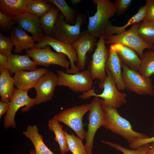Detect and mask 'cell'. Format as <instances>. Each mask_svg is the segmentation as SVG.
<instances>
[{"label":"cell","mask_w":154,"mask_h":154,"mask_svg":"<svg viewBox=\"0 0 154 154\" xmlns=\"http://www.w3.org/2000/svg\"><path fill=\"white\" fill-rule=\"evenodd\" d=\"M131 0H116L114 6L117 16L123 14L130 5Z\"/></svg>","instance_id":"cell-36"},{"label":"cell","mask_w":154,"mask_h":154,"mask_svg":"<svg viewBox=\"0 0 154 154\" xmlns=\"http://www.w3.org/2000/svg\"><path fill=\"white\" fill-rule=\"evenodd\" d=\"M59 10L56 6L40 18V24L45 36H50L55 25Z\"/></svg>","instance_id":"cell-27"},{"label":"cell","mask_w":154,"mask_h":154,"mask_svg":"<svg viewBox=\"0 0 154 154\" xmlns=\"http://www.w3.org/2000/svg\"><path fill=\"white\" fill-rule=\"evenodd\" d=\"M88 120V123L86 131L85 145L86 154H92L94 147V139L98 129L105 124L106 113L102 106L100 98L95 96L91 102Z\"/></svg>","instance_id":"cell-5"},{"label":"cell","mask_w":154,"mask_h":154,"mask_svg":"<svg viewBox=\"0 0 154 154\" xmlns=\"http://www.w3.org/2000/svg\"><path fill=\"white\" fill-rule=\"evenodd\" d=\"M13 45L9 37L6 36L0 33V54L9 57L12 54Z\"/></svg>","instance_id":"cell-34"},{"label":"cell","mask_w":154,"mask_h":154,"mask_svg":"<svg viewBox=\"0 0 154 154\" xmlns=\"http://www.w3.org/2000/svg\"><path fill=\"white\" fill-rule=\"evenodd\" d=\"M47 45L52 47L58 53H61L66 56L69 60L70 67L66 71L69 74H74L79 72L80 69L75 64L78 59L75 50L72 45L66 44L50 36H45L42 40L35 44L34 47L38 48H45Z\"/></svg>","instance_id":"cell-13"},{"label":"cell","mask_w":154,"mask_h":154,"mask_svg":"<svg viewBox=\"0 0 154 154\" xmlns=\"http://www.w3.org/2000/svg\"><path fill=\"white\" fill-rule=\"evenodd\" d=\"M147 11L144 19L154 21V0H146Z\"/></svg>","instance_id":"cell-38"},{"label":"cell","mask_w":154,"mask_h":154,"mask_svg":"<svg viewBox=\"0 0 154 154\" xmlns=\"http://www.w3.org/2000/svg\"><path fill=\"white\" fill-rule=\"evenodd\" d=\"M106 37L104 34L99 37L92 59L88 64V70L93 80L97 79L100 82L105 80L107 76L106 68L109 50L105 45Z\"/></svg>","instance_id":"cell-9"},{"label":"cell","mask_w":154,"mask_h":154,"mask_svg":"<svg viewBox=\"0 0 154 154\" xmlns=\"http://www.w3.org/2000/svg\"><path fill=\"white\" fill-rule=\"evenodd\" d=\"M58 85L68 87L76 92H86L91 90L93 86V79L88 70L69 74L58 70Z\"/></svg>","instance_id":"cell-10"},{"label":"cell","mask_w":154,"mask_h":154,"mask_svg":"<svg viewBox=\"0 0 154 154\" xmlns=\"http://www.w3.org/2000/svg\"><path fill=\"white\" fill-rule=\"evenodd\" d=\"M9 33V37L15 46V53L20 54L24 50L30 49L34 47L35 44L33 37L29 35L20 27L15 26Z\"/></svg>","instance_id":"cell-18"},{"label":"cell","mask_w":154,"mask_h":154,"mask_svg":"<svg viewBox=\"0 0 154 154\" xmlns=\"http://www.w3.org/2000/svg\"><path fill=\"white\" fill-rule=\"evenodd\" d=\"M46 68H39L30 71H22L15 74L14 85L19 90L27 91L35 88L41 77L48 71Z\"/></svg>","instance_id":"cell-16"},{"label":"cell","mask_w":154,"mask_h":154,"mask_svg":"<svg viewBox=\"0 0 154 154\" xmlns=\"http://www.w3.org/2000/svg\"><path fill=\"white\" fill-rule=\"evenodd\" d=\"M17 25L15 19L3 14L0 11V29L1 31H10Z\"/></svg>","instance_id":"cell-35"},{"label":"cell","mask_w":154,"mask_h":154,"mask_svg":"<svg viewBox=\"0 0 154 154\" xmlns=\"http://www.w3.org/2000/svg\"><path fill=\"white\" fill-rule=\"evenodd\" d=\"M90 103L76 106L65 109L55 115L54 118L71 128L77 136L83 140L85 139L86 131L84 129L82 119L84 114L90 109Z\"/></svg>","instance_id":"cell-6"},{"label":"cell","mask_w":154,"mask_h":154,"mask_svg":"<svg viewBox=\"0 0 154 154\" xmlns=\"http://www.w3.org/2000/svg\"><path fill=\"white\" fill-rule=\"evenodd\" d=\"M54 5L62 13L65 21L70 25H74L79 11L71 7L64 0H47Z\"/></svg>","instance_id":"cell-28"},{"label":"cell","mask_w":154,"mask_h":154,"mask_svg":"<svg viewBox=\"0 0 154 154\" xmlns=\"http://www.w3.org/2000/svg\"><path fill=\"white\" fill-rule=\"evenodd\" d=\"M93 2L96 5V11L93 16H89L87 30L92 36L99 38L116 11L114 3L109 0H94Z\"/></svg>","instance_id":"cell-3"},{"label":"cell","mask_w":154,"mask_h":154,"mask_svg":"<svg viewBox=\"0 0 154 154\" xmlns=\"http://www.w3.org/2000/svg\"><path fill=\"white\" fill-rule=\"evenodd\" d=\"M48 126L49 129L55 134L54 140L59 144L61 154H64L70 151L62 125L57 120L53 118L48 121Z\"/></svg>","instance_id":"cell-26"},{"label":"cell","mask_w":154,"mask_h":154,"mask_svg":"<svg viewBox=\"0 0 154 154\" xmlns=\"http://www.w3.org/2000/svg\"><path fill=\"white\" fill-rule=\"evenodd\" d=\"M8 58L0 54V68L8 69L9 66Z\"/></svg>","instance_id":"cell-39"},{"label":"cell","mask_w":154,"mask_h":154,"mask_svg":"<svg viewBox=\"0 0 154 154\" xmlns=\"http://www.w3.org/2000/svg\"><path fill=\"white\" fill-rule=\"evenodd\" d=\"M151 143L149 154H154V141L152 142Z\"/></svg>","instance_id":"cell-41"},{"label":"cell","mask_w":154,"mask_h":154,"mask_svg":"<svg viewBox=\"0 0 154 154\" xmlns=\"http://www.w3.org/2000/svg\"><path fill=\"white\" fill-rule=\"evenodd\" d=\"M50 46L47 45L45 48H38L34 47L26 50L27 54L31 58L35 64L48 67L50 64L60 66L68 70L70 63L62 53H56L52 51Z\"/></svg>","instance_id":"cell-12"},{"label":"cell","mask_w":154,"mask_h":154,"mask_svg":"<svg viewBox=\"0 0 154 154\" xmlns=\"http://www.w3.org/2000/svg\"><path fill=\"white\" fill-rule=\"evenodd\" d=\"M24 135L32 142L36 154H54L47 147L43 141L42 136L38 132L37 125H29L27 130L24 131Z\"/></svg>","instance_id":"cell-24"},{"label":"cell","mask_w":154,"mask_h":154,"mask_svg":"<svg viewBox=\"0 0 154 154\" xmlns=\"http://www.w3.org/2000/svg\"><path fill=\"white\" fill-rule=\"evenodd\" d=\"M107 76L106 79L100 82L99 87L103 89L101 94L95 93L94 88L89 91L84 92L79 96L82 99H86L92 96L101 98L100 102L102 106L108 107L117 108L127 103L126 94L120 92L117 88L116 83L111 73L106 68Z\"/></svg>","instance_id":"cell-1"},{"label":"cell","mask_w":154,"mask_h":154,"mask_svg":"<svg viewBox=\"0 0 154 154\" xmlns=\"http://www.w3.org/2000/svg\"><path fill=\"white\" fill-rule=\"evenodd\" d=\"M64 131L68 149L72 154H86L82 140L73 133L68 134L65 130Z\"/></svg>","instance_id":"cell-32"},{"label":"cell","mask_w":154,"mask_h":154,"mask_svg":"<svg viewBox=\"0 0 154 154\" xmlns=\"http://www.w3.org/2000/svg\"><path fill=\"white\" fill-rule=\"evenodd\" d=\"M110 48L116 52L122 64L131 69L138 71L141 59L134 50L119 44H112Z\"/></svg>","instance_id":"cell-19"},{"label":"cell","mask_w":154,"mask_h":154,"mask_svg":"<svg viewBox=\"0 0 154 154\" xmlns=\"http://www.w3.org/2000/svg\"><path fill=\"white\" fill-rule=\"evenodd\" d=\"M71 2L72 4L77 5L79 4L82 2L81 0H72Z\"/></svg>","instance_id":"cell-42"},{"label":"cell","mask_w":154,"mask_h":154,"mask_svg":"<svg viewBox=\"0 0 154 154\" xmlns=\"http://www.w3.org/2000/svg\"><path fill=\"white\" fill-rule=\"evenodd\" d=\"M139 35L146 43L154 44V21L144 19L140 23L138 30Z\"/></svg>","instance_id":"cell-31"},{"label":"cell","mask_w":154,"mask_h":154,"mask_svg":"<svg viewBox=\"0 0 154 154\" xmlns=\"http://www.w3.org/2000/svg\"><path fill=\"white\" fill-rule=\"evenodd\" d=\"M153 141L154 136L145 138H139L129 144V146L132 149H136L143 145L147 143H150Z\"/></svg>","instance_id":"cell-37"},{"label":"cell","mask_w":154,"mask_h":154,"mask_svg":"<svg viewBox=\"0 0 154 154\" xmlns=\"http://www.w3.org/2000/svg\"><path fill=\"white\" fill-rule=\"evenodd\" d=\"M27 54L19 55L12 54L8 58L9 66L8 68L10 74H12L22 71L29 70L30 71L37 69V66L34 61L30 58Z\"/></svg>","instance_id":"cell-20"},{"label":"cell","mask_w":154,"mask_h":154,"mask_svg":"<svg viewBox=\"0 0 154 154\" xmlns=\"http://www.w3.org/2000/svg\"><path fill=\"white\" fill-rule=\"evenodd\" d=\"M102 106L106 113V119L103 126L105 128L122 137L129 144L137 139L149 137L134 131L129 122L120 115L117 108Z\"/></svg>","instance_id":"cell-2"},{"label":"cell","mask_w":154,"mask_h":154,"mask_svg":"<svg viewBox=\"0 0 154 154\" xmlns=\"http://www.w3.org/2000/svg\"><path fill=\"white\" fill-rule=\"evenodd\" d=\"M40 18L33 14L27 13L15 19L17 25L31 34L35 41L39 43L45 36L40 21Z\"/></svg>","instance_id":"cell-17"},{"label":"cell","mask_w":154,"mask_h":154,"mask_svg":"<svg viewBox=\"0 0 154 154\" xmlns=\"http://www.w3.org/2000/svg\"><path fill=\"white\" fill-rule=\"evenodd\" d=\"M58 83V76L53 72L48 71L43 75L34 88L36 92V105L52 100Z\"/></svg>","instance_id":"cell-14"},{"label":"cell","mask_w":154,"mask_h":154,"mask_svg":"<svg viewBox=\"0 0 154 154\" xmlns=\"http://www.w3.org/2000/svg\"><path fill=\"white\" fill-rule=\"evenodd\" d=\"M36 104L35 98H31L28 95L27 92L15 88L10 102L9 109L6 113L3 120V126L7 129L9 127L15 128L16 123L15 120L17 112L21 107H23L21 112H28Z\"/></svg>","instance_id":"cell-11"},{"label":"cell","mask_w":154,"mask_h":154,"mask_svg":"<svg viewBox=\"0 0 154 154\" xmlns=\"http://www.w3.org/2000/svg\"><path fill=\"white\" fill-rule=\"evenodd\" d=\"M97 42V38L91 35L86 30L82 31L79 39L71 44L77 56V66L80 70H83L85 69L88 58L86 54L94 50Z\"/></svg>","instance_id":"cell-15"},{"label":"cell","mask_w":154,"mask_h":154,"mask_svg":"<svg viewBox=\"0 0 154 154\" xmlns=\"http://www.w3.org/2000/svg\"><path fill=\"white\" fill-rule=\"evenodd\" d=\"M28 0H0V11L10 17L16 19L28 13L26 5Z\"/></svg>","instance_id":"cell-21"},{"label":"cell","mask_w":154,"mask_h":154,"mask_svg":"<svg viewBox=\"0 0 154 154\" xmlns=\"http://www.w3.org/2000/svg\"><path fill=\"white\" fill-rule=\"evenodd\" d=\"M101 142L121 152L123 154H149L151 144L148 143L143 145L136 149H129L121 145L109 141L101 140Z\"/></svg>","instance_id":"cell-33"},{"label":"cell","mask_w":154,"mask_h":154,"mask_svg":"<svg viewBox=\"0 0 154 154\" xmlns=\"http://www.w3.org/2000/svg\"><path fill=\"white\" fill-rule=\"evenodd\" d=\"M86 15L79 13L78 15L76 23L70 25L65 21L64 18L59 12L54 29L50 36L64 43L72 44L79 38L81 34L80 29L84 24H87Z\"/></svg>","instance_id":"cell-4"},{"label":"cell","mask_w":154,"mask_h":154,"mask_svg":"<svg viewBox=\"0 0 154 154\" xmlns=\"http://www.w3.org/2000/svg\"><path fill=\"white\" fill-rule=\"evenodd\" d=\"M106 68L114 77L118 90H124L125 88L122 77L121 63L116 52L110 48Z\"/></svg>","instance_id":"cell-22"},{"label":"cell","mask_w":154,"mask_h":154,"mask_svg":"<svg viewBox=\"0 0 154 154\" xmlns=\"http://www.w3.org/2000/svg\"><path fill=\"white\" fill-rule=\"evenodd\" d=\"M144 77L150 78L154 74V51H147L143 54L138 70Z\"/></svg>","instance_id":"cell-30"},{"label":"cell","mask_w":154,"mask_h":154,"mask_svg":"<svg viewBox=\"0 0 154 154\" xmlns=\"http://www.w3.org/2000/svg\"><path fill=\"white\" fill-rule=\"evenodd\" d=\"M51 3L47 0H28L26 5L27 12L40 18L53 7Z\"/></svg>","instance_id":"cell-29"},{"label":"cell","mask_w":154,"mask_h":154,"mask_svg":"<svg viewBox=\"0 0 154 154\" xmlns=\"http://www.w3.org/2000/svg\"><path fill=\"white\" fill-rule=\"evenodd\" d=\"M0 96L1 102H10L15 88L13 78L11 76L7 68H0Z\"/></svg>","instance_id":"cell-23"},{"label":"cell","mask_w":154,"mask_h":154,"mask_svg":"<svg viewBox=\"0 0 154 154\" xmlns=\"http://www.w3.org/2000/svg\"><path fill=\"white\" fill-rule=\"evenodd\" d=\"M153 50L154 51V44H153Z\"/></svg>","instance_id":"cell-44"},{"label":"cell","mask_w":154,"mask_h":154,"mask_svg":"<svg viewBox=\"0 0 154 154\" xmlns=\"http://www.w3.org/2000/svg\"><path fill=\"white\" fill-rule=\"evenodd\" d=\"M140 23H134L128 30L121 33L106 37V44H119L136 51L141 58L145 49H151L153 45L144 41L139 35L138 30Z\"/></svg>","instance_id":"cell-7"},{"label":"cell","mask_w":154,"mask_h":154,"mask_svg":"<svg viewBox=\"0 0 154 154\" xmlns=\"http://www.w3.org/2000/svg\"><path fill=\"white\" fill-rule=\"evenodd\" d=\"M10 102L7 103L0 102V118L1 119L2 116L6 113L9 108Z\"/></svg>","instance_id":"cell-40"},{"label":"cell","mask_w":154,"mask_h":154,"mask_svg":"<svg viewBox=\"0 0 154 154\" xmlns=\"http://www.w3.org/2000/svg\"><path fill=\"white\" fill-rule=\"evenodd\" d=\"M122 77L125 89L139 95H153L154 87L150 78H146L137 71L121 63Z\"/></svg>","instance_id":"cell-8"},{"label":"cell","mask_w":154,"mask_h":154,"mask_svg":"<svg viewBox=\"0 0 154 154\" xmlns=\"http://www.w3.org/2000/svg\"><path fill=\"white\" fill-rule=\"evenodd\" d=\"M147 11V7L145 5L141 7L138 10L137 13L131 17L127 23L122 26L113 25L111 24V21H109L103 34L106 37L112 36L114 33L118 34L123 32L126 31L125 29L129 26L142 21L145 18Z\"/></svg>","instance_id":"cell-25"},{"label":"cell","mask_w":154,"mask_h":154,"mask_svg":"<svg viewBox=\"0 0 154 154\" xmlns=\"http://www.w3.org/2000/svg\"><path fill=\"white\" fill-rule=\"evenodd\" d=\"M29 154H36L35 149H33L31 151Z\"/></svg>","instance_id":"cell-43"}]
</instances>
